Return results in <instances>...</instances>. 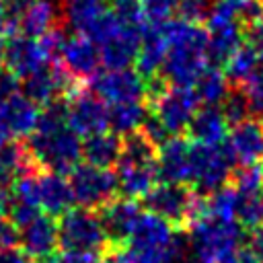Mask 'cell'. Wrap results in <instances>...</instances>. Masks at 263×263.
I'll use <instances>...</instances> for the list:
<instances>
[{
    "instance_id": "1",
    "label": "cell",
    "mask_w": 263,
    "mask_h": 263,
    "mask_svg": "<svg viewBox=\"0 0 263 263\" xmlns=\"http://www.w3.org/2000/svg\"><path fill=\"white\" fill-rule=\"evenodd\" d=\"M78 138L66 123V103L58 99L39 113L35 129L29 134L27 150L35 164L64 175L82 158V142Z\"/></svg>"
},
{
    "instance_id": "2",
    "label": "cell",
    "mask_w": 263,
    "mask_h": 263,
    "mask_svg": "<svg viewBox=\"0 0 263 263\" xmlns=\"http://www.w3.org/2000/svg\"><path fill=\"white\" fill-rule=\"evenodd\" d=\"M125 249H109L111 263H177L185 253V236L152 212H140Z\"/></svg>"
},
{
    "instance_id": "3",
    "label": "cell",
    "mask_w": 263,
    "mask_h": 263,
    "mask_svg": "<svg viewBox=\"0 0 263 263\" xmlns=\"http://www.w3.org/2000/svg\"><path fill=\"white\" fill-rule=\"evenodd\" d=\"M162 35L166 41V53L162 62V78L168 84L193 86L197 76L208 66V33L199 23L166 21Z\"/></svg>"
},
{
    "instance_id": "4",
    "label": "cell",
    "mask_w": 263,
    "mask_h": 263,
    "mask_svg": "<svg viewBox=\"0 0 263 263\" xmlns=\"http://www.w3.org/2000/svg\"><path fill=\"white\" fill-rule=\"evenodd\" d=\"M144 208L173 226H191L208 216V197L187 183H154L142 197Z\"/></svg>"
},
{
    "instance_id": "5",
    "label": "cell",
    "mask_w": 263,
    "mask_h": 263,
    "mask_svg": "<svg viewBox=\"0 0 263 263\" xmlns=\"http://www.w3.org/2000/svg\"><path fill=\"white\" fill-rule=\"evenodd\" d=\"M242 226L236 220L205 216L189 226V240L195 263H230L242 247Z\"/></svg>"
},
{
    "instance_id": "6",
    "label": "cell",
    "mask_w": 263,
    "mask_h": 263,
    "mask_svg": "<svg viewBox=\"0 0 263 263\" xmlns=\"http://www.w3.org/2000/svg\"><path fill=\"white\" fill-rule=\"evenodd\" d=\"M144 31L146 29H138L119 21L109 8V12L92 27L86 37L97 43L101 66H105L107 70H121L129 68V64L136 60Z\"/></svg>"
},
{
    "instance_id": "7",
    "label": "cell",
    "mask_w": 263,
    "mask_h": 263,
    "mask_svg": "<svg viewBox=\"0 0 263 263\" xmlns=\"http://www.w3.org/2000/svg\"><path fill=\"white\" fill-rule=\"evenodd\" d=\"M58 240L64 251L105 255L111 249V242L103 230L99 214L86 208H70L60 216Z\"/></svg>"
},
{
    "instance_id": "8",
    "label": "cell",
    "mask_w": 263,
    "mask_h": 263,
    "mask_svg": "<svg viewBox=\"0 0 263 263\" xmlns=\"http://www.w3.org/2000/svg\"><path fill=\"white\" fill-rule=\"evenodd\" d=\"M234 158L226 146V142L218 146L201 144V142H189V168L191 179L189 183H195V189L203 195H210L218 187L226 185V181L232 175Z\"/></svg>"
},
{
    "instance_id": "9",
    "label": "cell",
    "mask_w": 263,
    "mask_h": 263,
    "mask_svg": "<svg viewBox=\"0 0 263 263\" xmlns=\"http://www.w3.org/2000/svg\"><path fill=\"white\" fill-rule=\"evenodd\" d=\"M70 189L74 195V201L80 208L86 210H99L113 197H117V177L111 168H101L92 166L88 162L76 164L70 171Z\"/></svg>"
},
{
    "instance_id": "10",
    "label": "cell",
    "mask_w": 263,
    "mask_h": 263,
    "mask_svg": "<svg viewBox=\"0 0 263 263\" xmlns=\"http://www.w3.org/2000/svg\"><path fill=\"white\" fill-rule=\"evenodd\" d=\"M148 103L152 107V115L164 125L171 136H181L187 129L193 113L199 109V101L193 86L177 84H166L164 90Z\"/></svg>"
},
{
    "instance_id": "11",
    "label": "cell",
    "mask_w": 263,
    "mask_h": 263,
    "mask_svg": "<svg viewBox=\"0 0 263 263\" xmlns=\"http://www.w3.org/2000/svg\"><path fill=\"white\" fill-rule=\"evenodd\" d=\"M66 123L78 136H92L109 127V107L90 88L76 86L68 95Z\"/></svg>"
},
{
    "instance_id": "12",
    "label": "cell",
    "mask_w": 263,
    "mask_h": 263,
    "mask_svg": "<svg viewBox=\"0 0 263 263\" xmlns=\"http://www.w3.org/2000/svg\"><path fill=\"white\" fill-rule=\"evenodd\" d=\"M88 82H90L88 88L107 105L146 99V80L129 68H121V70L105 68V72H97Z\"/></svg>"
},
{
    "instance_id": "13",
    "label": "cell",
    "mask_w": 263,
    "mask_h": 263,
    "mask_svg": "<svg viewBox=\"0 0 263 263\" xmlns=\"http://www.w3.org/2000/svg\"><path fill=\"white\" fill-rule=\"evenodd\" d=\"M53 53L47 49L43 37L29 35H12L4 49L6 70L16 78H25L49 64H53Z\"/></svg>"
},
{
    "instance_id": "14",
    "label": "cell",
    "mask_w": 263,
    "mask_h": 263,
    "mask_svg": "<svg viewBox=\"0 0 263 263\" xmlns=\"http://www.w3.org/2000/svg\"><path fill=\"white\" fill-rule=\"evenodd\" d=\"M39 111L23 90L0 95V144L25 138L35 129Z\"/></svg>"
},
{
    "instance_id": "15",
    "label": "cell",
    "mask_w": 263,
    "mask_h": 263,
    "mask_svg": "<svg viewBox=\"0 0 263 263\" xmlns=\"http://www.w3.org/2000/svg\"><path fill=\"white\" fill-rule=\"evenodd\" d=\"M76 82H84L90 80L99 68H101V55H99V47L97 43L82 35L76 33L74 37H66L64 47L60 51V62H58Z\"/></svg>"
},
{
    "instance_id": "16",
    "label": "cell",
    "mask_w": 263,
    "mask_h": 263,
    "mask_svg": "<svg viewBox=\"0 0 263 263\" xmlns=\"http://www.w3.org/2000/svg\"><path fill=\"white\" fill-rule=\"evenodd\" d=\"M18 242L23 253L33 261L51 259L60 247L58 222L49 214H37L33 220L18 228Z\"/></svg>"
},
{
    "instance_id": "17",
    "label": "cell",
    "mask_w": 263,
    "mask_h": 263,
    "mask_svg": "<svg viewBox=\"0 0 263 263\" xmlns=\"http://www.w3.org/2000/svg\"><path fill=\"white\" fill-rule=\"evenodd\" d=\"M224 142L236 164L263 162V119L247 117L234 123Z\"/></svg>"
},
{
    "instance_id": "18",
    "label": "cell",
    "mask_w": 263,
    "mask_h": 263,
    "mask_svg": "<svg viewBox=\"0 0 263 263\" xmlns=\"http://www.w3.org/2000/svg\"><path fill=\"white\" fill-rule=\"evenodd\" d=\"M97 212H99V220L103 224V230H105L109 242L121 245V242H125L129 238V234H132L142 210L136 203V199L113 197L111 201H107Z\"/></svg>"
},
{
    "instance_id": "19",
    "label": "cell",
    "mask_w": 263,
    "mask_h": 263,
    "mask_svg": "<svg viewBox=\"0 0 263 263\" xmlns=\"http://www.w3.org/2000/svg\"><path fill=\"white\" fill-rule=\"evenodd\" d=\"M156 173L166 183H189V140L183 136H171L158 146Z\"/></svg>"
},
{
    "instance_id": "20",
    "label": "cell",
    "mask_w": 263,
    "mask_h": 263,
    "mask_svg": "<svg viewBox=\"0 0 263 263\" xmlns=\"http://www.w3.org/2000/svg\"><path fill=\"white\" fill-rule=\"evenodd\" d=\"M58 14L60 6L55 0H27L12 18L21 35L41 37L55 27Z\"/></svg>"
},
{
    "instance_id": "21",
    "label": "cell",
    "mask_w": 263,
    "mask_h": 263,
    "mask_svg": "<svg viewBox=\"0 0 263 263\" xmlns=\"http://www.w3.org/2000/svg\"><path fill=\"white\" fill-rule=\"evenodd\" d=\"M37 195H39V208L49 216H62L74 203V195L68 179L62 173H53V171L37 173Z\"/></svg>"
},
{
    "instance_id": "22",
    "label": "cell",
    "mask_w": 263,
    "mask_h": 263,
    "mask_svg": "<svg viewBox=\"0 0 263 263\" xmlns=\"http://www.w3.org/2000/svg\"><path fill=\"white\" fill-rule=\"evenodd\" d=\"M187 132L193 142L218 146L228 136V121L218 109V105H203L197 109L187 125Z\"/></svg>"
},
{
    "instance_id": "23",
    "label": "cell",
    "mask_w": 263,
    "mask_h": 263,
    "mask_svg": "<svg viewBox=\"0 0 263 263\" xmlns=\"http://www.w3.org/2000/svg\"><path fill=\"white\" fill-rule=\"evenodd\" d=\"M164 53H166V41L162 35V27H146V31L142 33L140 39V47L136 53V72L148 80L158 76V72L162 70V62H164Z\"/></svg>"
},
{
    "instance_id": "24",
    "label": "cell",
    "mask_w": 263,
    "mask_h": 263,
    "mask_svg": "<svg viewBox=\"0 0 263 263\" xmlns=\"http://www.w3.org/2000/svg\"><path fill=\"white\" fill-rule=\"evenodd\" d=\"M115 177H117V189L123 197L140 199L152 189V185L158 179V173H156V166H144V164L117 160Z\"/></svg>"
},
{
    "instance_id": "25",
    "label": "cell",
    "mask_w": 263,
    "mask_h": 263,
    "mask_svg": "<svg viewBox=\"0 0 263 263\" xmlns=\"http://www.w3.org/2000/svg\"><path fill=\"white\" fill-rule=\"evenodd\" d=\"M109 0H62V10L68 25L82 35H88L92 27L109 12Z\"/></svg>"
},
{
    "instance_id": "26",
    "label": "cell",
    "mask_w": 263,
    "mask_h": 263,
    "mask_svg": "<svg viewBox=\"0 0 263 263\" xmlns=\"http://www.w3.org/2000/svg\"><path fill=\"white\" fill-rule=\"evenodd\" d=\"M119 152H121V140L115 132L109 134L105 129L99 134L86 136L82 142V158L92 166H101V168L115 166Z\"/></svg>"
},
{
    "instance_id": "27",
    "label": "cell",
    "mask_w": 263,
    "mask_h": 263,
    "mask_svg": "<svg viewBox=\"0 0 263 263\" xmlns=\"http://www.w3.org/2000/svg\"><path fill=\"white\" fill-rule=\"evenodd\" d=\"M193 90L197 95V101L203 105H220L224 97L230 90V82L226 74L218 66H205V70L197 76Z\"/></svg>"
},
{
    "instance_id": "28",
    "label": "cell",
    "mask_w": 263,
    "mask_h": 263,
    "mask_svg": "<svg viewBox=\"0 0 263 263\" xmlns=\"http://www.w3.org/2000/svg\"><path fill=\"white\" fill-rule=\"evenodd\" d=\"M33 158L27 146L16 144L14 140L0 144V183H12L18 175L33 168Z\"/></svg>"
},
{
    "instance_id": "29",
    "label": "cell",
    "mask_w": 263,
    "mask_h": 263,
    "mask_svg": "<svg viewBox=\"0 0 263 263\" xmlns=\"http://www.w3.org/2000/svg\"><path fill=\"white\" fill-rule=\"evenodd\" d=\"M148 115V109L144 101H125V103H115L109 107V127L115 134H129L142 127L144 119Z\"/></svg>"
},
{
    "instance_id": "30",
    "label": "cell",
    "mask_w": 263,
    "mask_h": 263,
    "mask_svg": "<svg viewBox=\"0 0 263 263\" xmlns=\"http://www.w3.org/2000/svg\"><path fill=\"white\" fill-rule=\"evenodd\" d=\"M261 64L259 55L253 51L251 45H240L226 62H224V74L230 82V88H240L245 80L255 72V68Z\"/></svg>"
},
{
    "instance_id": "31",
    "label": "cell",
    "mask_w": 263,
    "mask_h": 263,
    "mask_svg": "<svg viewBox=\"0 0 263 263\" xmlns=\"http://www.w3.org/2000/svg\"><path fill=\"white\" fill-rule=\"evenodd\" d=\"M234 220L240 226L253 228V230L263 224V189L253 193H238Z\"/></svg>"
},
{
    "instance_id": "32",
    "label": "cell",
    "mask_w": 263,
    "mask_h": 263,
    "mask_svg": "<svg viewBox=\"0 0 263 263\" xmlns=\"http://www.w3.org/2000/svg\"><path fill=\"white\" fill-rule=\"evenodd\" d=\"M238 193L232 185H222L208 195V216L220 220H234Z\"/></svg>"
},
{
    "instance_id": "33",
    "label": "cell",
    "mask_w": 263,
    "mask_h": 263,
    "mask_svg": "<svg viewBox=\"0 0 263 263\" xmlns=\"http://www.w3.org/2000/svg\"><path fill=\"white\" fill-rule=\"evenodd\" d=\"M232 187L238 193H253L263 189V162H253V164H240L232 175Z\"/></svg>"
},
{
    "instance_id": "34",
    "label": "cell",
    "mask_w": 263,
    "mask_h": 263,
    "mask_svg": "<svg viewBox=\"0 0 263 263\" xmlns=\"http://www.w3.org/2000/svg\"><path fill=\"white\" fill-rule=\"evenodd\" d=\"M222 115L226 117L228 125H234V123H240L245 121L247 117H251V105H249V99L247 95L240 90V88H230L228 95L224 97L222 101Z\"/></svg>"
},
{
    "instance_id": "35",
    "label": "cell",
    "mask_w": 263,
    "mask_h": 263,
    "mask_svg": "<svg viewBox=\"0 0 263 263\" xmlns=\"http://www.w3.org/2000/svg\"><path fill=\"white\" fill-rule=\"evenodd\" d=\"M140 6L146 18V25L158 27L173 18V14L177 12L179 0H140Z\"/></svg>"
},
{
    "instance_id": "36",
    "label": "cell",
    "mask_w": 263,
    "mask_h": 263,
    "mask_svg": "<svg viewBox=\"0 0 263 263\" xmlns=\"http://www.w3.org/2000/svg\"><path fill=\"white\" fill-rule=\"evenodd\" d=\"M240 90L247 95L251 105V115H257L263 119V62L255 68V72L245 80Z\"/></svg>"
},
{
    "instance_id": "37",
    "label": "cell",
    "mask_w": 263,
    "mask_h": 263,
    "mask_svg": "<svg viewBox=\"0 0 263 263\" xmlns=\"http://www.w3.org/2000/svg\"><path fill=\"white\" fill-rule=\"evenodd\" d=\"M109 6H111V12L132 25V27H138V29H146V18L142 14V6H140V0H109Z\"/></svg>"
},
{
    "instance_id": "38",
    "label": "cell",
    "mask_w": 263,
    "mask_h": 263,
    "mask_svg": "<svg viewBox=\"0 0 263 263\" xmlns=\"http://www.w3.org/2000/svg\"><path fill=\"white\" fill-rule=\"evenodd\" d=\"M210 6H212L210 0H179L177 12L181 14L183 21L201 23V21H205V16L210 12Z\"/></svg>"
},
{
    "instance_id": "39",
    "label": "cell",
    "mask_w": 263,
    "mask_h": 263,
    "mask_svg": "<svg viewBox=\"0 0 263 263\" xmlns=\"http://www.w3.org/2000/svg\"><path fill=\"white\" fill-rule=\"evenodd\" d=\"M18 245V226L8 216H0V249H10Z\"/></svg>"
},
{
    "instance_id": "40",
    "label": "cell",
    "mask_w": 263,
    "mask_h": 263,
    "mask_svg": "<svg viewBox=\"0 0 263 263\" xmlns=\"http://www.w3.org/2000/svg\"><path fill=\"white\" fill-rule=\"evenodd\" d=\"M247 39L249 45L253 47V51L259 55V60L263 62V18H255L249 23V31H247Z\"/></svg>"
},
{
    "instance_id": "41",
    "label": "cell",
    "mask_w": 263,
    "mask_h": 263,
    "mask_svg": "<svg viewBox=\"0 0 263 263\" xmlns=\"http://www.w3.org/2000/svg\"><path fill=\"white\" fill-rule=\"evenodd\" d=\"M230 263H261V259L257 257V253L251 249V245L249 247H240L236 253H234V257H232V261Z\"/></svg>"
},
{
    "instance_id": "42",
    "label": "cell",
    "mask_w": 263,
    "mask_h": 263,
    "mask_svg": "<svg viewBox=\"0 0 263 263\" xmlns=\"http://www.w3.org/2000/svg\"><path fill=\"white\" fill-rule=\"evenodd\" d=\"M12 208V191L8 183H0V216H8Z\"/></svg>"
},
{
    "instance_id": "43",
    "label": "cell",
    "mask_w": 263,
    "mask_h": 263,
    "mask_svg": "<svg viewBox=\"0 0 263 263\" xmlns=\"http://www.w3.org/2000/svg\"><path fill=\"white\" fill-rule=\"evenodd\" d=\"M27 255L18 251L16 247L10 249H0V263H27Z\"/></svg>"
},
{
    "instance_id": "44",
    "label": "cell",
    "mask_w": 263,
    "mask_h": 263,
    "mask_svg": "<svg viewBox=\"0 0 263 263\" xmlns=\"http://www.w3.org/2000/svg\"><path fill=\"white\" fill-rule=\"evenodd\" d=\"M251 249L257 253V257H259L261 263H263V224H261L259 228H255L253 238H251Z\"/></svg>"
},
{
    "instance_id": "45",
    "label": "cell",
    "mask_w": 263,
    "mask_h": 263,
    "mask_svg": "<svg viewBox=\"0 0 263 263\" xmlns=\"http://www.w3.org/2000/svg\"><path fill=\"white\" fill-rule=\"evenodd\" d=\"M4 49H6V35L0 31V68L4 64Z\"/></svg>"
},
{
    "instance_id": "46",
    "label": "cell",
    "mask_w": 263,
    "mask_h": 263,
    "mask_svg": "<svg viewBox=\"0 0 263 263\" xmlns=\"http://www.w3.org/2000/svg\"><path fill=\"white\" fill-rule=\"evenodd\" d=\"M33 263H39V261H33Z\"/></svg>"
}]
</instances>
